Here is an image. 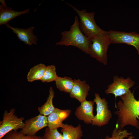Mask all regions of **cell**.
<instances>
[{
    "label": "cell",
    "instance_id": "6da1fadb",
    "mask_svg": "<svg viewBox=\"0 0 139 139\" xmlns=\"http://www.w3.org/2000/svg\"><path fill=\"white\" fill-rule=\"evenodd\" d=\"M121 100L116 105L117 110L114 114L118 116L116 124L119 129H123L125 126L131 125L139 128V98H135L133 92L130 90L125 94L120 97Z\"/></svg>",
    "mask_w": 139,
    "mask_h": 139
},
{
    "label": "cell",
    "instance_id": "7a4b0ae2",
    "mask_svg": "<svg viewBox=\"0 0 139 139\" xmlns=\"http://www.w3.org/2000/svg\"><path fill=\"white\" fill-rule=\"evenodd\" d=\"M61 34V39L56 45L73 46L89 54L90 39L85 36L80 29L78 17H75L74 23L70 30L64 31Z\"/></svg>",
    "mask_w": 139,
    "mask_h": 139
},
{
    "label": "cell",
    "instance_id": "3957f363",
    "mask_svg": "<svg viewBox=\"0 0 139 139\" xmlns=\"http://www.w3.org/2000/svg\"><path fill=\"white\" fill-rule=\"evenodd\" d=\"M89 54L105 65L107 64V50L112 43L108 31L98 34L90 38Z\"/></svg>",
    "mask_w": 139,
    "mask_h": 139
},
{
    "label": "cell",
    "instance_id": "277c9868",
    "mask_svg": "<svg viewBox=\"0 0 139 139\" xmlns=\"http://www.w3.org/2000/svg\"><path fill=\"white\" fill-rule=\"evenodd\" d=\"M67 4L72 7L78 15L79 19V27L84 34L90 38L100 33L106 32L96 24L95 20V12H88L83 9L80 11L71 4Z\"/></svg>",
    "mask_w": 139,
    "mask_h": 139
},
{
    "label": "cell",
    "instance_id": "5b68a950",
    "mask_svg": "<svg viewBox=\"0 0 139 139\" xmlns=\"http://www.w3.org/2000/svg\"><path fill=\"white\" fill-rule=\"evenodd\" d=\"M15 110V109L13 108L9 112L5 111L3 120L0 122V139L10 132L22 129L24 127L25 124L23 122L24 117L19 118L14 114Z\"/></svg>",
    "mask_w": 139,
    "mask_h": 139
},
{
    "label": "cell",
    "instance_id": "8992f818",
    "mask_svg": "<svg viewBox=\"0 0 139 139\" xmlns=\"http://www.w3.org/2000/svg\"><path fill=\"white\" fill-rule=\"evenodd\" d=\"M93 101L96 105L97 114L93 120L92 125L101 127L108 124L112 115L109 109L108 102L105 98H101L99 94L95 93Z\"/></svg>",
    "mask_w": 139,
    "mask_h": 139
},
{
    "label": "cell",
    "instance_id": "52a82bcc",
    "mask_svg": "<svg viewBox=\"0 0 139 139\" xmlns=\"http://www.w3.org/2000/svg\"><path fill=\"white\" fill-rule=\"evenodd\" d=\"M108 34L112 43L125 44L132 45L137 49L139 55V34L134 31L130 32L110 30Z\"/></svg>",
    "mask_w": 139,
    "mask_h": 139
},
{
    "label": "cell",
    "instance_id": "ba28073f",
    "mask_svg": "<svg viewBox=\"0 0 139 139\" xmlns=\"http://www.w3.org/2000/svg\"><path fill=\"white\" fill-rule=\"evenodd\" d=\"M113 79V82L108 86L105 92L107 95L109 94H114L115 98L127 93L135 83L129 77L125 79L116 75L114 77Z\"/></svg>",
    "mask_w": 139,
    "mask_h": 139
},
{
    "label": "cell",
    "instance_id": "9c48e42d",
    "mask_svg": "<svg viewBox=\"0 0 139 139\" xmlns=\"http://www.w3.org/2000/svg\"><path fill=\"white\" fill-rule=\"evenodd\" d=\"M24 123V127L19 132L26 135H35L38 131L47 126V117L40 114L26 120Z\"/></svg>",
    "mask_w": 139,
    "mask_h": 139
},
{
    "label": "cell",
    "instance_id": "30bf717a",
    "mask_svg": "<svg viewBox=\"0 0 139 139\" xmlns=\"http://www.w3.org/2000/svg\"><path fill=\"white\" fill-rule=\"evenodd\" d=\"M94 103L93 101L86 100L81 102L75 112L77 118L86 124H92L94 116L93 113Z\"/></svg>",
    "mask_w": 139,
    "mask_h": 139
},
{
    "label": "cell",
    "instance_id": "8fae6325",
    "mask_svg": "<svg viewBox=\"0 0 139 139\" xmlns=\"http://www.w3.org/2000/svg\"><path fill=\"white\" fill-rule=\"evenodd\" d=\"M5 25L7 28L12 30V32L16 35L19 40L26 44L29 46L33 44H37L38 39L37 36L34 35L33 33L34 27H31L28 28L24 29L13 27L10 26L8 23Z\"/></svg>",
    "mask_w": 139,
    "mask_h": 139
},
{
    "label": "cell",
    "instance_id": "7c38bea8",
    "mask_svg": "<svg viewBox=\"0 0 139 139\" xmlns=\"http://www.w3.org/2000/svg\"><path fill=\"white\" fill-rule=\"evenodd\" d=\"M70 109L62 110L55 108L54 111L47 117V126L50 129L61 127L63 121L70 115Z\"/></svg>",
    "mask_w": 139,
    "mask_h": 139
},
{
    "label": "cell",
    "instance_id": "4fadbf2b",
    "mask_svg": "<svg viewBox=\"0 0 139 139\" xmlns=\"http://www.w3.org/2000/svg\"><path fill=\"white\" fill-rule=\"evenodd\" d=\"M74 85L70 95L81 103L86 100L90 90V87L85 81H81L79 79H74Z\"/></svg>",
    "mask_w": 139,
    "mask_h": 139
},
{
    "label": "cell",
    "instance_id": "5bb4252c",
    "mask_svg": "<svg viewBox=\"0 0 139 139\" xmlns=\"http://www.w3.org/2000/svg\"><path fill=\"white\" fill-rule=\"evenodd\" d=\"M30 9L17 11L13 10L10 7L4 8L0 5V25H6L11 20L20 15L28 13Z\"/></svg>",
    "mask_w": 139,
    "mask_h": 139
},
{
    "label": "cell",
    "instance_id": "9a60e30c",
    "mask_svg": "<svg viewBox=\"0 0 139 139\" xmlns=\"http://www.w3.org/2000/svg\"><path fill=\"white\" fill-rule=\"evenodd\" d=\"M81 127L80 124L75 127L72 125L63 123L61 130L63 139H81L83 135Z\"/></svg>",
    "mask_w": 139,
    "mask_h": 139
},
{
    "label": "cell",
    "instance_id": "2e32d148",
    "mask_svg": "<svg viewBox=\"0 0 139 139\" xmlns=\"http://www.w3.org/2000/svg\"><path fill=\"white\" fill-rule=\"evenodd\" d=\"M47 66L45 64L40 63L31 68L27 75V79L29 82L40 80L43 76Z\"/></svg>",
    "mask_w": 139,
    "mask_h": 139
},
{
    "label": "cell",
    "instance_id": "e0dca14e",
    "mask_svg": "<svg viewBox=\"0 0 139 139\" xmlns=\"http://www.w3.org/2000/svg\"><path fill=\"white\" fill-rule=\"evenodd\" d=\"M49 94L46 101L41 107H39L38 110L40 114L45 116H48L54 110L55 107L53 104V99L55 92L52 87H51L49 90Z\"/></svg>",
    "mask_w": 139,
    "mask_h": 139
},
{
    "label": "cell",
    "instance_id": "ac0fdd59",
    "mask_svg": "<svg viewBox=\"0 0 139 139\" xmlns=\"http://www.w3.org/2000/svg\"><path fill=\"white\" fill-rule=\"evenodd\" d=\"M56 86L60 91L65 93L71 92L74 85V80L70 77H58L55 81Z\"/></svg>",
    "mask_w": 139,
    "mask_h": 139
},
{
    "label": "cell",
    "instance_id": "d6986e66",
    "mask_svg": "<svg viewBox=\"0 0 139 139\" xmlns=\"http://www.w3.org/2000/svg\"><path fill=\"white\" fill-rule=\"evenodd\" d=\"M58 77L56 74L55 66L49 65L47 66L44 74L40 80L44 83L55 81Z\"/></svg>",
    "mask_w": 139,
    "mask_h": 139
},
{
    "label": "cell",
    "instance_id": "ffe728a7",
    "mask_svg": "<svg viewBox=\"0 0 139 139\" xmlns=\"http://www.w3.org/2000/svg\"><path fill=\"white\" fill-rule=\"evenodd\" d=\"M3 139H43L40 136L26 135L17 131H12L7 133Z\"/></svg>",
    "mask_w": 139,
    "mask_h": 139
},
{
    "label": "cell",
    "instance_id": "44dd1931",
    "mask_svg": "<svg viewBox=\"0 0 139 139\" xmlns=\"http://www.w3.org/2000/svg\"><path fill=\"white\" fill-rule=\"evenodd\" d=\"M132 134L127 130L125 129H119L117 125L116 124L111 134L113 139H133L134 137L130 136Z\"/></svg>",
    "mask_w": 139,
    "mask_h": 139
},
{
    "label": "cell",
    "instance_id": "7402d4cb",
    "mask_svg": "<svg viewBox=\"0 0 139 139\" xmlns=\"http://www.w3.org/2000/svg\"><path fill=\"white\" fill-rule=\"evenodd\" d=\"M42 137L43 139H63V135L57 128L50 129L48 127L46 128Z\"/></svg>",
    "mask_w": 139,
    "mask_h": 139
},
{
    "label": "cell",
    "instance_id": "603a6c76",
    "mask_svg": "<svg viewBox=\"0 0 139 139\" xmlns=\"http://www.w3.org/2000/svg\"><path fill=\"white\" fill-rule=\"evenodd\" d=\"M0 2L1 4V5L4 8H6L7 7L4 0H0Z\"/></svg>",
    "mask_w": 139,
    "mask_h": 139
},
{
    "label": "cell",
    "instance_id": "cb8c5ba5",
    "mask_svg": "<svg viewBox=\"0 0 139 139\" xmlns=\"http://www.w3.org/2000/svg\"><path fill=\"white\" fill-rule=\"evenodd\" d=\"M104 139H113L111 137H110L108 136H106L105 138Z\"/></svg>",
    "mask_w": 139,
    "mask_h": 139
}]
</instances>
